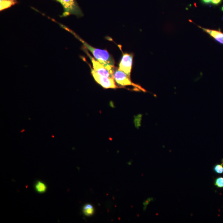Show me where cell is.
Segmentation results:
<instances>
[{
    "mask_svg": "<svg viewBox=\"0 0 223 223\" xmlns=\"http://www.w3.org/2000/svg\"><path fill=\"white\" fill-rule=\"evenodd\" d=\"M91 73L95 80L103 88H114V89L119 88L116 84L114 78L100 75L91 68Z\"/></svg>",
    "mask_w": 223,
    "mask_h": 223,
    "instance_id": "obj_3",
    "label": "cell"
},
{
    "mask_svg": "<svg viewBox=\"0 0 223 223\" xmlns=\"http://www.w3.org/2000/svg\"><path fill=\"white\" fill-rule=\"evenodd\" d=\"M17 3V0H0V11L9 8Z\"/></svg>",
    "mask_w": 223,
    "mask_h": 223,
    "instance_id": "obj_7",
    "label": "cell"
},
{
    "mask_svg": "<svg viewBox=\"0 0 223 223\" xmlns=\"http://www.w3.org/2000/svg\"><path fill=\"white\" fill-rule=\"evenodd\" d=\"M86 53H87V55L89 57L90 59L91 60L93 65V69L98 74L100 75L108 77H110V78H114V76L112 75L108 71V69H106L103 65L101 64L99 62L97 61L93 57L90 55V54L88 53L87 51L85 50Z\"/></svg>",
    "mask_w": 223,
    "mask_h": 223,
    "instance_id": "obj_5",
    "label": "cell"
},
{
    "mask_svg": "<svg viewBox=\"0 0 223 223\" xmlns=\"http://www.w3.org/2000/svg\"><path fill=\"white\" fill-rule=\"evenodd\" d=\"M61 26L63 28L66 29L67 30L69 31L72 34L74 35L77 39L79 40L83 43V45L87 48V49H88V50L91 52L92 54L94 56L98 62H99L101 64L103 65L108 69L109 73L112 75L114 76V63H115V62H114V60L113 57L107 51L105 50L98 49V48H96L92 47V46L86 43L82 38H80L73 31L67 28L66 27H64L63 25Z\"/></svg>",
    "mask_w": 223,
    "mask_h": 223,
    "instance_id": "obj_1",
    "label": "cell"
},
{
    "mask_svg": "<svg viewBox=\"0 0 223 223\" xmlns=\"http://www.w3.org/2000/svg\"><path fill=\"white\" fill-rule=\"evenodd\" d=\"M152 200V198H149L147 199V200H145V202H144V208H146L147 206V205L149 204V203H150L151 201Z\"/></svg>",
    "mask_w": 223,
    "mask_h": 223,
    "instance_id": "obj_13",
    "label": "cell"
},
{
    "mask_svg": "<svg viewBox=\"0 0 223 223\" xmlns=\"http://www.w3.org/2000/svg\"><path fill=\"white\" fill-rule=\"evenodd\" d=\"M114 78L116 83L120 87L132 86L137 90L145 91V90L142 88L140 86L133 83L132 82L131 78L128 77L124 72L119 70V69H117L114 70Z\"/></svg>",
    "mask_w": 223,
    "mask_h": 223,
    "instance_id": "obj_2",
    "label": "cell"
},
{
    "mask_svg": "<svg viewBox=\"0 0 223 223\" xmlns=\"http://www.w3.org/2000/svg\"><path fill=\"white\" fill-rule=\"evenodd\" d=\"M203 31L210 35L211 37L217 41L218 42L223 44V33L215 30L208 29L203 28L202 27L198 26Z\"/></svg>",
    "mask_w": 223,
    "mask_h": 223,
    "instance_id": "obj_6",
    "label": "cell"
},
{
    "mask_svg": "<svg viewBox=\"0 0 223 223\" xmlns=\"http://www.w3.org/2000/svg\"><path fill=\"white\" fill-rule=\"evenodd\" d=\"M201 2L205 5L209 4L211 2L212 0H201Z\"/></svg>",
    "mask_w": 223,
    "mask_h": 223,
    "instance_id": "obj_14",
    "label": "cell"
},
{
    "mask_svg": "<svg viewBox=\"0 0 223 223\" xmlns=\"http://www.w3.org/2000/svg\"><path fill=\"white\" fill-rule=\"evenodd\" d=\"M222 0H212L211 3L215 6L220 5L222 2Z\"/></svg>",
    "mask_w": 223,
    "mask_h": 223,
    "instance_id": "obj_12",
    "label": "cell"
},
{
    "mask_svg": "<svg viewBox=\"0 0 223 223\" xmlns=\"http://www.w3.org/2000/svg\"><path fill=\"white\" fill-rule=\"evenodd\" d=\"M83 213L86 216H92L94 213V208L93 205L91 204H86L83 207Z\"/></svg>",
    "mask_w": 223,
    "mask_h": 223,
    "instance_id": "obj_8",
    "label": "cell"
},
{
    "mask_svg": "<svg viewBox=\"0 0 223 223\" xmlns=\"http://www.w3.org/2000/svg\"><path fill=\"white\" fill-rule=\"evenodd\" d=\"M221 10H222V11H223V6L222 7H221Z\"/></svg>",
    "mask_w": 223,
    "mask_h": 223,
    "instance_id": "obj_15",
    "label": "cell"
},
{
    "mask_svg": "<svg viewBox=\"0 0 223 223\" xmlns=\"http://www.w3.org/2000/svg\"><path fill=\"white\" fill-rule=\"evenodd\" d=\"M35 189L37 192L39 194H43L47 190V186L43 182L37 181L35 184Z\"/></svg>",
    "mask_w": 223,
    "mask_h": 223,
    "instance_id": "obj_9",
    "label": "cell"
},
{
    "mask_svg": "<svg viewBox=\"0 0 223 223\" xmlns=\"http://www.w3.org/2000/svg\"><path fill=\"white\" fill-rule=\"evenodd\" d=\"M214 171L218 174H223V165L222 164H218L214 167Z\"/></svg>",
    "mask_w": 223,
    "mask_h": 223,
    "instance_id": "obj_10",
    "label": "cell"
},
{
    "mask_svg": "<svg viewBox=\"0 0 223 223\" xmlns=\"http://www.w3.org/2000/svg\"><path fill=\"white\" fill-rule=\"evenodd\" d=\"M133 58V55L128 53L123 55L118 68L119 70L125 73L130 78L132 66Z\"/></svg>",
    "mask_w": 223,
    "mask_h": 223,
    "instance_id": "obj_4",
    "label": "cell"
},
{
    "mask_svg": "<svg viewBox=\"0 0 223 223\" xmlns=\"http://www.w3.org/2000/svg\"><path fill=\"white\" fill-rule=\"evenodd\" d=\"M215 185L218 188H223V177L217 178L215 181Z\"/></svg>",
    "mask_w": 223,
    "mask_h": 223,
    "instance_id": "obj_11",
    "label": "cell"
}]
</instances>
